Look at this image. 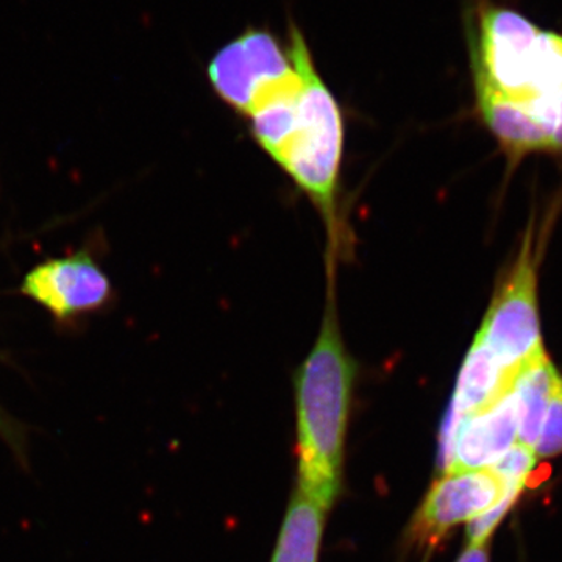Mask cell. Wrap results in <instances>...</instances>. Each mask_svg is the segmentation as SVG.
I'll list each match as a JSON object with an SVG mask.
<instances>
[{"mask_svg":"<svg viewBox=\"0 0 562 562\" xmlns=\"http://www.w3.org/2000/svg\"><path fill=\"white\" fill-rule=\"evenodd\" d=\"M292 69L290 52L271 33L247 31L214 55L209 79L222 101L243 114L258 88Z\"/></svg>","mask_w":562,"mask_h":562,"instance_id":"cell-5","label":"cell"},{"mask_svg":"<svg viewBox=\"0 0 562 562\" xmlns=\"http://www.w3.org/2000/svg\"><path fill=\"white\" fill-rule=\"evenodd\" d=\"M522 491L517 490V487L506 490V494L503 495L502 501L497 505L492 506L487 512L472 519L468 527L469 543H486L487 539L491 538L492 531L505 519L509 508L516 503Z\"/></svg>","mask_w":562,"mask_h":562,"instance_id":"cell-12","label":"cell"},{"mask_svg":"<svg viewBox=\"0 0 562 562\" xmlns=\"http://www.w3.org/2000/svg\"><path fill=\"white\" fill-rule=\"evenodd\" d=\"M562 375L554 368L549 353L525 366L516 382L514 394L519 405V442L535 449L541 435L543 419Z\"/></svg>","mask_w":562,"mask_h":562,"instance_id":"cell-8","label":"cell"},{"mask_svg":"<svg viewBox=\"0 0 562 562\" xmlns=\"http://www.w3.org/2000/svg\"><path fill=\"white\" fill-rule=\"evenodd\" d=\"M469 32L476 113L512 162L562 155V35L480 0Z\"/></svg>","mask_w":562,"mask_h":562,"instance_id":"cell-1","label":"cell"},{"mask_svg":"<svg viewBox=\"0 0 562 562\" xmlns=\"http://www.w3.org/2000/svg\"><path fill=\"white\" fill-rule=\"evenodd\" d=\"M325 509L301 491L294 497L284 517L272 562H317Z\"/></svg>","mask_w":562,"mask_h":562,"instance_id":"cell-9","label":"cell"},{"mask_svg":"<svg viewBox=\"0 0 562 562\" xmlns=\"http://www.w3.org/2000/svg\"><path fill=\"white\" fill-rule=\"evenodd\" d=\"M0 439L13 453L14 460L22 465H29V435L27 428L16 417L11 416L0 405Z\"/></svg>","mask_w":562,"mask_h":562,"instance_id":"cell-13","label":"cell"},{"mask_svg":"<svg viewBox=\"0 0 562 562\" xmlns=\"http://www.w3.org/2000/svg\"><path fill=\"white\" fill-rule=\"evenodd\" d=\"M457 562H490L486 543H469Z\"/></svg>","mask_w":562,"mask_h":562,"instance_id":"cell-14","label":"cell"},{"mask_svg":"<svg viewBox=\"0 0 562 562\" xmlns=\"http://www.w3.org/2000/svg\"><path fill=\"white\" fill-rule=\"evenodd\" d=\"M505 494V484L491 469L446 472L417 509L409 541L420 550H432L453 527L471 522Z\"/></svg>","mask_w":562,"mask_h":562,"instance_id":"cell-4","label":"cell"},{"mask_svg":"<svg viewBox=\"0 0 562 562\" xmlns=\"http://www.w3.org/2000/svg\"><path fill=\"white\" fill-rule=\"evenodd\" d=\"M335 268L319 335L295 373L299 491L328 508L341 490L344 443L357 364L344 342L335 295Z\"/></svg>","mask_w":562,"mask_h":562,"instance_id":"cell-2","label":"cell"},{"mask_svg":"<svg viewBox=\"0 0 562 562\" xmlns=\"http://www.w3.org/2000/svg\"><path fill=\"white\" fill-rule=\"evenodd\" d=\"M22 292L54 316L66 319L101 308L111 284L90 255H72L36 266L25 276Z\"/></svg>","mask_w":562,"mask_h":562,"instance_id":"cell-6","label":"cell"},{"mask_svg":"<svg viewBox=\"0 0 562 562\" xmlns=\"http://www.w3.org/2000/svg\"><path fill=\"white\" fill-rule=\"evenodd\" d=\"M536 468V453L531 447L524 443H514L501 460L492 465L491 471L501 479L506 490L517 487L524 490L525 483L530 479Z\"/></svg>","mask_w":562,"mask_h":562,"instance_id":"cell-10","label":"cell"},{"mask_svg":"<svg viewBox=\"0 0 562 562\" xmlns=\"http://www.w3.org/2000/svg\"><path fill=\"white\" fill-rule=\"evenodd\" d=\"M290 55L305 83V111L301 131L284 151L279 166L324 216L330 238L328 254L338 257L342 225L338 216L339 176L344 151V122L335 95L322 81L302 32L291 29Z\"/></svg>","mask_w":562,"mask_h":562,"instance_id":"cell-3","label":"cell"},{"mask_svg":"<svg viewBox=\"0 0 562 562\" xmlns=\"http://www.w3.org/2000/svg\"><path fill=\"white\" fill-rule=\"evenodd\" d=\"M535 453L541 458L557 457L562 453V383L554 392L547 409Z\"/></svg>","mask_w":562,"mask_h":562,"instance_id":"cell-11","label":"cell"},{"mask_svg":"<svg viewBox=\"0 0 562 562\" xmlns=\"http://www.w3.org/2000/svg\"><path fill=\"white\" fill-rule=\"evenodd\" d=\"M516 439H519V405L513 384L490 408L458 422L447 472L490 469L512 449Z\"/></svg>","mask_w":562,"mask_h":562,"instance_id":"cell-7","label":"cell"}]
</instances>
